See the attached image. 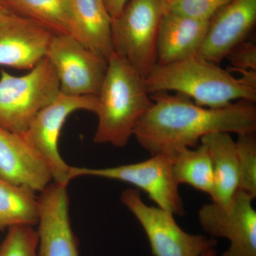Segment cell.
I'll return each mask as SVG.
<instances>
[{
  "label": "cell",
  "instance_id": "9a60e30c",
  "mask_svg": "<svg viewBox=\"0 0 256 256\" xmlns=\"http://www.w3.org/2000/svg\"><path fill=\"white\" fill-rule=\"evenodd\" d=\"M210 21L166 10L158 32L156 64L165 65L196 54L206 36Z\"/></svg>",
  "mask_w": 256,
  "mask_h": 256
},
{
  "label": "cell",
  "instance_id": "cb8c5ba5",
  "mask_svg": "<svg viewBox=\"0 0 256 256\" xmlns=\"http://www.w3.org/2000/svg\"><path fill=\"white\" fill-rule=\"evenodd\" d=\"M227 58L235 72H256V46L252 42H242L230 52Z\"/></svg>",
  "mask_w": 256,
  "mask_h": 256
},
{
  "label": "cell",
  "instance_id": "5b68a950",
  "mask_svg": "<svg viewBox=\"0 0 256 256\" xmlns=\"http://www.w3.org/2000/svg\"><path fill=\"white\" fill-rule=\"evenodd\" d=\"M60 92L58 77L46 57L22 76L2 70L0 127L24 134L37 112Z\"/></svg>",
  "mask_w": 256,
  "mask_h": 256
},
{
  "label": "cell",
  "instance_id": "30bf717a",
  "mask_svg": "<svg viewBox=\"0 0 256 256\" xmlns=\"http://www.w3.org/2000/svg\"><path fill=\"white\" fill-rule=\"evenodd\" d=\"M255 198L238 190L226 206L212 202L198 210V222L212 238H224L230 242L222 256H256Z\"/></svg>",
  "mask_w": 256,
  "mask_h": 256
},
{
  "label": "cell",
  "instance_id": "ffe728a7",
  "mask_svg": "<svg viewBox=\"0 0 256 256\" xmlns=\"http://www.w3.org/2000/svg\"><path fill=\"white\" fill-rule=\"evenodd\" d=\"M40 203L34 192L0 180V230L15 226H34Z\"/></svg>",
  "mask_w": 256,
  "mask_h": 256
},
{
  "label": "cell",
  "instance_id": "603a6c76",
  "mask_svg": "<svg viewBox=\"0 0 256 256\" xmlns=\"http://www.w3.org/2000/svg\"><path fill=\"white\" fill-rule=\"evenodd\" d=\"M232 0H166V10L190 18L210 21Z\"/></svg>",
  "mask_w": 256,
  "mask_h": 256
},
{
  "label": "cell",
  "instance_id": "7402d4cb",
  "mask_svg": "<svg viewBox=\"0 0 256 256\" xmlns=\"http://www.w3.org/2000/svg\"><path fill=\"white\" fill-rule=\"evenodd\" d=\"M37 230L31 226H15L0 244V256H38Z\"/></svg>",
  "mask_w": 256,
  "mask_h": 256
},
{
  "label": "cell",
  "instance_id": "4316f807",
  "mask_svg": "<svg viewBox=\"0 0 256 256\" xmlns=\"http://www.w3.org/2000/svg\"><path fill=\"white\" fill-rule=\"evenodd\" d=\"M3 9H4V8H3V6H2L1 3H0V11H1V10H2Z\"/></svg>",
  "mask_w": 256,
  "mask_h": 256
},
{
  "label": "cell",
  "instance_id": "5bb4252c",
  "mask_svg": "<svg viewBox=\"0 0 256 256\" xmlns=\"http://www.w3.org/2000/svg\"><path fill=\"white\" fill-rule=\"evenodd\" d=\"M256 22V0H232L210 20L196 54L216 64L227 58L252 32Z\"/></svg>",
  "mask_w": 256,
  "mask_h": 256
},
{
  "label": "cell",
  "instance_id": "2e32d148",
  "mask_svg": "<svg viewBox=\"0 0 256 256\" xmlns=\"http://www.w3.org/2000/svg\"><path fill=\"white\" fill-rule=\"evenodd\" d=\"M70 35L108 62L114 53L112 18L104 0H67Z\"/></svg>",
  "mask_w": 256,
  "mask_h": 256
},
{
  "label": "cell",
  "instance_id": "ba28073f",
  "mask_svg": "<svg viewBox=\"0 0 256 256\" xmlns=\"http://www.w3.org/2000/svg\"><path fill=\"white\" fill-rule=\"evenodd\" d=\"M98 96H72L60 92L32 119L25 138L48 163L54 182L67 186L70 182V166L60 156L58 140L60 131L70 114L77 110L95 112Z\"/></svg>",
  "mask_w": 256,
  "mask_h": 256
},
{
  "label": "cell",
  "instance_id": "d4e9b609",
  "mask_svg": "<svg viewBox=\"0 0 256 256\" xmlns=\"http://www.w3.org/2000/svg\"><path fill=\"white\" fill-rule=\"evenodd\" d=\"M111 18H117L130 0H104Z\"/></svg>",
  "mask_w": 256,
  "mask_h": 256
},
{
  "label": "cell",
  "instance_id": "8992f818",
  "mask_svg": "<svg viewBox=\"0 0 256 256\" xmlns=\"http://www.w3.org/2000/svg\"><path fill=\"white\" fill-rule=\"evenodd\" d=\"M118 180L130 184L146 192L156 206L173 214H185L182 198L172 173V158L165 154L152 156L149 159L133 164L106 168H78L70 166L69 178L79 176Z\"/></svg>",
  "mask_w": 256,
  "mask_h": 256
},
{
  "label": "cell",
  "instance_id": "3957f363",
  "mask_svg": "<svg viewBox=\"0 0 256 256\" xmlns=\"http://www.w3.org/2000/svg\"><path fill=\"white\" fill-rule=\"evenodd\" d=\"M98 126L94 141L124 148L153 101L144 78L124 57L112 53L98 96Z\"/></svg>",
  "mask_w": 256,
  "mask_h": 256
},
{
  "label": "cell",
  "instance_id": "d6986e66",
  "mask_svg": "<svg viewBox=\"0 0 256 256\" xmlns=\"http://www.w3.org/2000/svg\"><path fill=\"white\" fill-rule=\"evenodd\" d=\"M172 173L175 182L188 184L212 197L214 186L213 166L208 148L204 144L185 148L174 153Z\"/></svg>",
  "mask_w": 256,
  "mask_h": 256
},
{
  "label": "cell",
  "instance_id": "52a82bcc",
  "mask_svg": "<svg viewBox=\"0 0 256 256\" xmlns=\"http://www.w3.org/2000/svg\"><path fill=\"white\" fill-rule=\"evenodd\" d=\"M120 200L142 227L153 256H201L216 246L215 238L184 232L173 214L146 205L138 188L124 190Z\"/></svg>",
  "mask_w": 256,
  "mask_h": 256
},
{
  "label": "cell",
  "instance_id": "e0dca14e",
  "mask_svg": "<svg viewBox=\"0 0 256 256\" xmlns=\"http://www.w3.org/2000/svg\"><path fill=\"white\" fill-rule=\"evenodd\" d=\"M210 152L213 166L214 186L212 202L226 206L238 191L240 171L236 141L230 133L216 132L202 138Z\"/></svg>",
  "mask_w": 256,
  "mask_h": 256
},
{
  "label": "cell",
  "instance_id": "7c38bea8",
  "mask_svg": "<svg viewBox=\"0 0 256 256\" xmlns=\"http://www.w3.org/2000/svg\"><path fill=\"white\" fill-rule=\"evenodd\" d=\"M54 35L4 8L0 11V66L32 70L46 57Z\"/></svg>",
  "mask_w": 256,
  "mask_h": 256
},
{
  "label": "cell",
  "instance_id": "44dd1931",
  "mask_svg": "<svg viewBox=\"0 0 256 256\" xmlns=\"http://www.w3.org/2000/svg\"><path fill=\"white\" fill-rule=\"evenodd\" d=\"M256 132L238 134L236 141L238 154L240 182L238 190L256 197Z\"/></svg>",
  "mask_w": 256,
  "mask_h": 256
},
{
  "label": "cell",
  "instance_id": "8fae6325",
  "mask_svg": "<svg viewBox=\"0 0 256 256\" xmlns=\"http://www.w3.org/2000/svg\"><path fill=\"white\" fill-rule=\"evenodd\" d=\"M38 198V256H80L70 223L67 186L53 182Z\"/></svg>",
  "mask_w": 256,
  "mask_h": 256
},
{
  "label": "cell",
  "instance_id": "277c9868",
  "mask_svg": "<svg viewBox=\"0 0 256 256\" xmlns=\"http://www.w3.org/2000/svg\"><path fill=\"white\" fill-rule=\"evenodd\" d=\"M166 0H130L112 18L114 52L146 78L156 64V42Z\"/></svg>",
  "mask_w": 256,
  "mask_h": 256
},
{
  "label": "cell",
  "instance_id": "ac0fdd59",
  "mask_svg": "<svg viewBox=\"0 0 256 256\" xmlns=\"http://www.w3.org/2000/svg\"><path fill=\"white\" fill-rule=\"evenodd\" d=\"M16 16L40 25L54 34H70V15L67 0H0Z\"/></svg>",
  "mask_w": 256,
  "mask_h": 256
},
{
  "label": "cell",
  "instance_id": "9c48e42d",
  "mask_svg": "<svg viewBox=\"0 0 256 256\" xmlns=\"http://www.w3.org/2000/svg\"><path fill=\"white\" fill-rule=\"evenodd\" d=\"M46 57L60 82V92L72 96H98L108 62L70 34H54Z\"/></svg>",
  "mask_w": 256,
  "mask_h": 256
},
{
  "label": "cell",
  "instance_id": "7a4b0ae2",
  "mask_svg": "<svg viewBox=\"0 0 256 256\" xmlns=\"http://www.w3.org/2000/svg\"><path fill=\"white\" fill-rule=\"evenodd\" d=\"M236 78L229 70L196 54L165 65L156 64L144 78L150 95L178 92L194 104L220 108L235 101L256 102V72L242 73Z\"/></svg>",
  "mask_w": 256,
  "mask_h": 256
},
{
  "label": "cell",
  "instance_id": "4fadbf2b",
  "mask_svg": "<svg viewBox=\"0 0 256 256\" xmlns=\"http://www.w3.org/2000/svg\"><path fill=\"white\" fill-rule=\"evenodd\" d=\"M0 180L41 193L53 182L48 163L25 138L0 127Z\"/></svg>",
  "mask_w": 256,
  "mask_h": 256
},
{
  "label": "cell",
  "instance_id": "484cf974",
  "mask_svg": "<svg viewBox=\"0 0 256 256\" xmlns=\"http://www.w3.org/2000/svg\"><path fill=\"white\" fill-rule=\"evenodd\" d=\"M201 256H216V252L214 248L210 249L202 254Z\"/></svg>",
  "mask_w": 256,
  "mask_h": 256
},
{
  "label": "cell",
  "instance_id": "6da1fadb",
  "mask_svg": "<svg viewBox=\"0 0 256 256\" xmlns=\"http://www.w3.org/2000/svg\"><path fill=\"white\" fill-rule=\"evenodd\" d=\"M152 106L138 122L133 136L152 156H172L198 146L202 138L216 132H256L255 102L238 100L220 108L196 105L178 94L150 95Z\"/></svg>",
  "mask_w": 256,
  "mask_h": 256
}]
</instances>
